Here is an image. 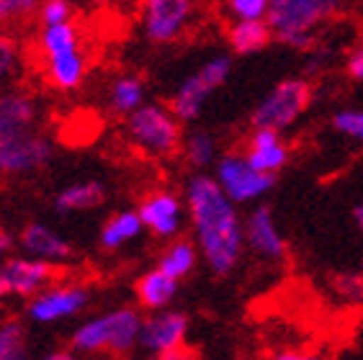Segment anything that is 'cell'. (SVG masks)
I'll list each match as a JSON object with an SVG mask.
<instances>
[{"label":"cell","instance_id":"1","mask_svg":"<svg viewBox=\"0 0 363 360\" xmlns=\"http://www.w3.org/2000/svg\"><path fill=\"white\" fill-rule=\"evenodd\" d=\"M186 206L203 263L214 276H230L245 249V222L238 203L224 193L217 178L194 175L186 186Z\"/></svg>","mask_w":363,"mask_h":360},{"label":"cell","instance_id":"2","mask_svg":"<svg viewBox=\"0 0 363 360\" xmlns=\"http://www.w3.org/2000/svg\"><path fill=\"white\" fill-rule=\"evenodd\" d=\"M345 3L348 0H271L266 18L281 44L309 49L315 44V26L340 13Z\"/></svg>","mask_w":363,"mask_h":360},{"label":"cell","instance_id":"3","mask_svg":"<svg viewBox=\"0 0 363 360\" xmlns=\"http://www.w3.org/2000/svg\"><path fill=\"white\" fill-rule=\"evenodd\" d=\"M142 322L137 309H116L104 317L85 322L72 337V347L80 353H98V350H111L121 355L129 353L140 342Z\"/></svg>","mask_w":363,"mask_h":360},{"label":"cell","instance_id":"4","mask_svg":"<svg viewBox=\"0 0 363 360\" xmlns=\"http://www.w3.org/2000/svg\"><path fill=\"white\" fill-rule=\"evenodd\" d=\"M181 118L162 106L147 103L134 108L126 121V132L132 142L147 154L170 157L181 150Z\"/></svg>","mask_w":363,"mask_h":360},{"label":"cell","instance_id":"5","mask_svg":"<svg viewBox=\"0 0 363 360\" xmlns=\"http://www.w3.org/2000/svg\"><path fill=\"white\" fill-rule=\"evenodd\" d=\"M309 101H312V85L301 77H291V80L279 83L260 101L250 121L252 126H260V129L284 132L291 124H296V118L307 111Z\"/></svg>","mask_w":363,"mask_h":360},{"label":"cell","instance_id":"6","mask_svg":"<svg viewBox=\"0 0 363 360\" xmlns=\"http://www.w3.org/2000/svg\"><path fill=\"white\" fill-rule=\"evenodd\" d=\"M214 178H217L224 193L230 196L238 206L240 203L260 201L263 196H268V191L276 183V175L258 170L247 159V154H224L217 162Z\"/></svg>","mask_w":363,"mask_h":360},{"label":"cell","instance_id":"7","mask_svg":"<svg viewBox=\"0 0 363 360\" xmlns=\"http://www.w3.org/2000/svg\"><path fill=\"white\" fill-rule=\"evenodd\" d=\"M230 67H232L230 57H214V60H209L196 75L183 80V85L173 96V101H170V111L181 118V121L199 118L206 98L230 77Z\"/></svg>","mask_w":363,"mask_h":360},{"label":"cell","instance_id":"8","mask_svg":"<svg viewBox=\"0 0 363 360\" xmlns=\"http://www.w3.org/2000/svg\"><path fill=\"white\" fill-rule=\"evenodd\" d=\"M52 150L44 137L31 132L13 134L0 139V175H18L42 167L49 159Z\"/></svg>","mask_w":363,"mask_h":360},{"label":"cell","instance_id":"9","mask_svg":"<svg viewBox=\"0 0 363 360\" xmlns=\"http://www.w3.org/2000/svg\"><path fill=\"white\" fill-rule=\"evenodd\" d=\"M245 247L271 263L286 257V240L268 206H255L245 219Z\"/></svg>","mask_w":363,"mask_h":360},{"label":"cell","instance_id":"10","mask_svg":"<svg viewBox=\"0 0 363 360\" xmlns=\"http://www.w3.org/2000/svg\"><path fill=\"white\" fill-rule=\"evenodd\" d=\"M189 332V317L175 309H157L152 317L142 322L140 345L150 350L152 355L181 347Z\"/></svg>","mask_w":363,"mask_h":360},{"label":"cell","instance_id":"11","mask_svg":"<svg viewBox=\"0 0 363 360\" xmlns=\"http://www.w3.org/2000/svg\"><path fill=\"white\" fill-rule=\"evenodd\" d=\"M191 0H145V31L155 44L173 42L191 18Z\"/></svg>","mask_w":363,"mask_h":360},{"label":"cell","instance_id":"12","mask_svg":"<svg viewBox=\"0 0 363 360\" xmlns=\"http://www.w3.org/2000/svg\"><path fill=\"white\" fill-rule=\"evenodd\" d=\"M142 224H145L155 237H175L181 232L183 222V203L181 198L170 191H155L142 201L140 206Z\"/></svg>","mask_w":363,"mask_h":360},{"label":"cell","instance_id":"13","mask_svg":"<svg viewBox=\"0 0 363 360\" xmlns=\"http://www.w3.org/2000/svg\"><path fill=\"white\" fill-rule=\"evenodd\" d=\"M245 154H247V159L258 170L276 175L289 162V145L281 139V132H276V129H260V126H255L250 139H247V152Z\"/></svg>","mask_w":363,"mask_h":360},{"label":"cell","instance_id":"14","mask_svg":"<svg viewBox=\"0 0 363 360\" xmlns=\"http://www.w3.org/2000/svg\"><path fill=\"white\" fill-rule=\"evenodd\" d=\"M88 304L85 288H52V291L36 296L28 306V314L36 322H55V319L70 317Z\"/></svg>","mask_w":363,"mask_h":360},{"label":"cell","instance_id":"15","mask_svg":"<svg viewBox=\"0 0 363 360\" xmlns=\"http://www.w3.org/2000/svg\"><path fill=\"white\" fill-rule=\"evenodd\" d=\"M0 270L6 276L8 291L18 296H31L55 276L52 265L42 263V257L39 260H8Z\"/></svg>","mask_w":363,"mask_h":360},{"label":"cell","instance_id":"16","mask_svg":"<svg viewBox=\"0 0 363 360\" xmlns=\"http://www.w3.org/2000/svg\"><path fill=\"white\" fill-rule=\"evenodd\" d=\"M36 116V106L26 93H6L0 96V139L28 132Z\"/></svg>","mask_w":363,"mask_h":360},{"label":"cell","instance_id":"17","mask_svg":"<svg viewBox=\"0 0 363 360\" xmlns=\"http://www.w3.org/2000/svg\"><path fill=\"white\" fill-rule=\"evenodd\" d=\"M175 293H178V281L160 268L147 270L145 276L137 281V298H140V304L145 309H150V312L165 309L175 298Z\"/></svg>","mask_w":363,"mask_h":360},{"label":"cell","instance_id":"18","mask_svg":"<svg viewBox=\"0 0 363 360\" xmlns=\"http://www.w3.org/2000/svg\"><path fill=\"white\" fill-rule=\"evenodd\" d=\"M273 39V28L268 18H238L230 28V47L238 55H252L266 49Z\"/></svg>","mask_w":363,"mask_h":360},{"label":"cell","instance_id":"19","mask_svg":"<svg viewBox=\"0 0 363 360\" xmlns=\"http://www.w3.org/2000/svg\"><path fill=\"white\" fill-rule=\"evenodd\" d=\"M21 244L26 252L42 260H65L70 255V244L44 224H28L21 235Z\"/></svg>","mask_w":363,"mask_h":360},{"label":"cell","instance_id":"20","mask_svg":"<svg viewBox=\"0 0 363 360\" xmlns=\"http://www.w3.org/2000/svg\"><path fill=\"white\" fill-rule=\"evenodd\" d=\"M47 75L57 88H62V90L77 88L85 75V62H83V57L77 55V47L47 55Z\"/></svg>","mask_w":363,"mask_h":360},{"label":"cell","instance_id":"21","mask_svg":"<svg viewBox=\"0 0 363 360\" xmlns=\"http://www.w3.org/2000/svg\"><path fill=\"white\" fill-rule=\"evenodd\" d=\"M199 255H201V252H199V247H196L194 242H189V240H178V242H173L160 255L157 268L165 270L168 276L175 278V281H183L186 276L194 273L196 263H199Z\"/></svg>","mask_w":363,"mask_h":360},{"label":"cell","instance_id":"22","mask_svg":"<svg viewBox=\"0 0 363 360\" xmlns=\"http://www.w3.org/2000/svg\"><path fill=\"white\" fill-rule=\"evenodd\" d=\"M142 216L140 211H121V214L111 216L108 222H106L104 232H101V244L106 249H116L121 247L124 242L134 240V237L142 232Z\"/></svg>","mask_w":363,"mask_h":360},{"label":"cell","instance_id":"23","mask_svg":"<svg viewBox=\"0 0 363 360\" xmlns=\"http://www.w3.org/2000/svg\"><path fill=\"white\" fill-rule=\"evenodd\" d=\"M106 198V191L101 183L91 180V183H77V186L65 188L62 193L57 196V208L60 211H83V208H93Z\"/></svg>","mask_w":363,"mask_h":360},{"label":"cell","instance_id":"24","mask_svg":"<svg viewBox=\"0 0 363 360\" xmlns=\"http://www.w3.org/2000/svg\"><path fill=\"white\" fill-rule=\"evenodd\" d=\"M142 80L140 77H119L111 88V103L119 113H132L142 106Z\"/></svg>","mask_w":363,"mask_h":360},{"label":"cell","instance_id":"25","mask_svg":"<svg viewBox=\"0 0 363 360\" xmlns=\"http://www.w3.org/2000/svg\"><path fill=\"white\" fill-rule=\"evenodd\" d=\"M183 152H186V159H189L194 167H209L211 162H214V154H217V142H214L211 134L196 132L186 139Z\"/></svg>","mask_w":363,"mask_h":360},{"label":"cell","instance_id":"26","mask_svg":"<svg viewBox=\"0 0 363 360\" xmlns=\"http://www.w3.org/2000/svg\"><path fill=\"white\" fill-rule=\"evenodd\" d=\"M77 47V34L72 23H55V26H47L42 34V49L47 55H55V52H65V49Z\"/></svg>","mask_w":363,"mask_h":360},{"label":"cell","instance_id":"27","mask_svg":"<svg viewBox=\"0 0 363 360\" xmlns=\"http://www.w3.org/2000/svg\"><path fill=\"white\" fill-rule=\"evenodd\" d=\"M333 129L348 139L363 145V111L361 108H342L333 116Z\"/></svg>","mask_w":363,"mask_h":360},{"label":"cell","instance_id":"28","mask_svg":"<svg viewBox=\"0 0 363 360\" xmlns=\"http://www.w3.org/2000/svg\"><path fill=\"white\" fill-rule=\"evenodd\" d=\"M271 0H227V8L235 18H266Z\"/></svg>","mask_w":363,"mask_h":360},{"label":"cell","instance_id":"29","mask_svg":"<svg viewBox=\"0 0 363 360\" xmlns=\"http://www.w3.org/2000/svg\"><path fill=\"white\" fill-rule=\"evenodd\" d=\"M21 347H23V327L21 325L8 322V325L0 327V355L21 350Z\"/></svg>","mask_w":363,"mask_h":360},{"label":"cell","instance_id":"30","mask_svg":"<svg viewBox=\"0 0 363 360\" xmlns=\"http://www.w3.org/2000/svg\"><path fill=\"white\" fill-rule=\"evenodd\" d=\"M67 18H70V3H67V0H44L42 21L47 23V26L65 23Z\"/></svg>","mask_w":363,"mask_h":360},{"label":"cell","instance_id":"31","mask_svg":"<svg viewBox=\"0 0 363 360\" xmlns=\"http://www.w3.org/2000/svg\"><path fill=\"white\" fill-rule=\"evenodd\" d=\"M16 62H18V57H16L13 42L11 39H0V85L13 77Z\"/></svg>","mask_w":363,"mask_h":360},{"label":"cell","instance_id":"32","mask_svg":"<svg viewBox=\"0 0 363 360\" xmlns=\"http://www.w3.org/2000/svg\"><path fill=\"white\" fill-rule=\"evenodd\" d=\"M335 286H337V291L348 298V301H363V276H358V273L340 276Z\"/></svg>","mask_w":363,"mask_h":360},{"label":"cell","instance_id":"33","mask_svg":"<svg viewBox=\"0 0 363 360\" xmlns=\"http://www.w3.org/2000/svg\"><path fill=\"white\" fill-rule=\"evenodd\" d=\"M36 6V0H0V16H23Z\"/></svg>","mask_w":363,"mask_h":360},{"label":"cell","instance_id":"34","mask_svg":"<svg viewBox=\"0 0 363 360\" xmlns=\"http://www.w3.org/2000/svg\"><path fill=\"white\" fill-rule=\"evenodd\" d=\"M348 75L353 77V80H363V47L353 49L348 57Z\"/></svg>","mask_w":363,"mask_h":360},{"label":"cell","instance_id":"35","mask_svg":"<svg viewBox=\"0 0 363 360\" xmlns=\"http://www.w3.org/2000/svg\"><path fill=\"white\" fill-rule=\"evenodd\" d=\"M152 360H199V355L191 350V347H173V350H165V353H157Z\"/></svg>","mask_w":363,"mask_h":360},{"label":"cell","instance_id":"36","mask_svg":"<svg viewBox=\"0 0 363 360\" xmlns=\"http://www.w3.org/2000/svg\"><path fill=\"white\" fill-rule=\"evenodd\" d=\"M271 360H325V358L315 353H304V350H281Z\"/></svg>","mask_w":363,"mask_h":360},{"label":"cell","instance_id":"37","mask_svg":"<svg viewBox=\"0 0 363 360\" xmlns=\"http://www.w3.org/2000/svg\"><path fill=\"white\" fill-rule=\"evenodd\" d=\"M11 244H13V237L8 235V232H0V255H3V252H8V249H11Z\"/></svg>","mask_w":363,"mask_h":360},{"label":"cell","instance_id":"38","mask_svg":"<svg viewBox=\"0 0 363 360\" xmlns=\"http://www.w3.org/2000/svg\"><path fill=\"white\" fill-rule=\"evenodd\" d=\"M353 222H356V227L363 232V203H358V206H353Z\"/></svg>","mask_w":363,"mask_h":360},{"label":"cell","instance_id":"39","mask_svg":"<svg viewBox=\"0 0 363 360\" xmlns=\"http://www.w3.org/2000/svg\"><path fill=\"white\" fill-rule=\"evenodd\" d=\"M0 360H28V358H26V353H23V347H21V350H13V353L0 355Z\"/></svg>","mask_w":363,"mask_h":360},{"label":"cell","instance_id":"40","mask_svg":"<svg viewBox=\"0 0 363 360\" xmlns=\"http://www.w3.org/2000/svg\"><path fill=\"white\" fill-rule=\"evenodd\" d=\"M8 293H11V291H8L6 276H3V270H0V298H3V296H8Z\"/></svg>","mask_w":363,"mask_h":360},{"label":"cell","instance_id":"41","mask_svg":"<svg viewBox=\"0 0 363 360\" xmlns=\"http://www.w3.org/2000/svg\"><path fill=\"white\" fill-rule=\"evenodd\" d=\"M44 360H75L70 353H55V355H49V358H44Z\"/></svg>","mask_w":363,"mask_h":360},{"label":"cell","instance_id":"42","mask_svg":"<svg viewBox=\"0 0 363 360\" xmlns=\"http://www.w3.org/2000/svg\"><path fill=\"white\" fill-rule=\"evenodd\" d=\"M361 276H363V273H361Z\"/></svg>","mask_w":363,"mask_h":360}]
</instances>
